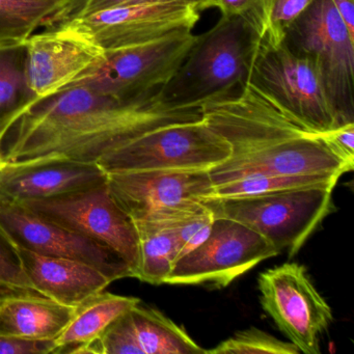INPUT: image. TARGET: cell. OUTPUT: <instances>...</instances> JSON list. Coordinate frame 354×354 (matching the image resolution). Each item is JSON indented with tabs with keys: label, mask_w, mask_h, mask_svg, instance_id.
Returning a JSON list of instances; mask_svg holds the SVG:
<instances>
[{
	"label": "cell",
	"mask_w": 354,
	"mask_h": 354,
	"mask_svg": "<svg viewBox=\"0 0 354 354\" xmlns=\"http://www.w3.org/2000/svg\"><path fill=\"white\" fill-rule=\"evenodd\" d=\"M158 92L119 99L77 86L42 99L0 142L3 161L53 155L97 162L153 130L204 119L202 107L169 106Z\"/></svg>",
	"instance_id": "6da1fadb"
},
{
	"label": "cell",
	"mask_w": 354,
	"mask_h": 354,
	"mask_svg": "<svg viewBox=\"0 0 354 354\" xmlns=\"http://www.w3.org/2000/svg\"><path fill=\"white\" fill-rule=\"evenodd\" d=\"M202 109L207 125L231 148L230 156L209 171L214 186L252 176L341 177L353 169L320 136L302 129L250 84L209 100Z\"/></svg>",
	"instance_id": "7a4b0ae2"
},
{
	"label": "cell",
	"mask_w": 354,
	"mask_h": 354,
	"mask_svg": "<svg viewBox=\"0 0 354 354\" xmlns=\"http://www.w3.org/2000/svg\"><path fill=\"white\" fill-rule=\"evenodd\" d=\"M259 37L245 16H221L198 36L171 80L159 90L165 104L202 107L209 100L234 94L248 84Z\"/></svg>",
	"instance_id": "3957f363"
},
{
	"label": "cell",
	"mask_w": 354,
	"mask_h": 354,
	"mask_svg": "<svg viewBox=\"0 0 354 354\" xmlns=\"http://www.w3.org/2000/svg\"><path fill=\"white\" fill-rule=\"evenodd\" d=\"M335 186L298 188L252 196L205 198L214 218L242 223L262 236L279 252L297 254L333 207Z\"/></svg>",
	"instance_id": "277c9868"
},
{
	"label": "cell",
	"mask_w": 354,
	"mask_h": 354,
	"mask_svg": "<svg viewBox=\"0 0 354 354\" xmlns=\"http://www.w3.org/2000/svg\"><path fill=\"white\" fill-rule=\"evenodd\" d=\"M248 84L306 131L319 136L342 126L314 64L283 44L259 43Z\"/></svg>",
	"instance_id": "5b68a950"
},
{
	"label": "cell",
	"mask_w": 354,
	"mask_h": 354,
	"mask_svg": "<svg viewBox=\"0 0 354 354\" xmlns=\"http://www.w3.org/2000/svg\"><path fill=\"white\" fill-rule=\"evenodd\" d=\"M281 44L314 64L341 125L354 123V37L331 0H314Z\"/></svg>",
	"instance_id": "8992f818"
},
{
	"label": "cell",
	"mask_w": 354,
	"mask_h": 354,
	"mask_svg": "<svg viewBox=\"0 0 354 354\" xmlns=\"http://www.w3.org/2000/svg\"><path fill=\"white\" fill-rule=\"evenodd\" d=\"M231 153L229 142L204 119L148 132L97 161L106 173L210 171Z\"/></svg>",
	"instance_id": "52a82bcc"
},
{
	"label": "cell",
	"mask_w": 354,
	"mask_h": 354,
	"mask_svg": "<svg viewBox=\"0 0 354 354\" xmlns=\"http://www.w3.org/2000/svg\"><path fill=\"white\" fill-rule=\"evenodd\" d=\"M196 39L192 32H182L146 44L105 51L96 67L66 88L82 86L119 99L157 92L183 63Z\"/></svg>",
	"instance_id": "ba28073f"
},
{
	"label": "cell",
	"mask_w": 354,
	"mask_h": 354,
	"mask_svg": "<svg viewBox=\"0 0 354 354\" xmlns=\"http://www.w3.org/2000/svg\"><path fill=\"white\" fill-rule=\"evenodd\" d=\"M39 216L117 252L136 277L140 238L133 219L115 202L107 181L96 187L46 198L19 201Z\"/></svg>",
	"instance_id": "9c48e42d"
},
{
	"label": "cell",
	"mask_w": 354,
	"mask_h": 354,
	"mask_svg": "<svg viewBox=\"0 0 354 354\" xmlns=\"http://www.w3.org/2000/svg\"><path fill=\"white\" fill-rule=\"evenodd\" d=\"M281 254L242 223L214 218L202 244L176 261L165 283L225 288L254 266Z\"/></svg>",
	"instance_id": "30bf717a"
},
{
	"label": "cell",
	"mask_w": 354,
	"mask_h": 354,
	"mask_svg": "<svg viewBox=\"0 0 354 354\" xmlns=\"http://www.w3.org/2000/svg\"><path fill=\"white\" fill-rule=\"evenodd\" d=\"M262 308L300 353L319 354L321 335L333 321V310L297 263H285L261 273Z\"/></svg>",
	"instance_id": "8fae6325"
},
{
	"label": "cell",
	"mask_w": 354,
	"mask_h": 354,
	"mask_svg": "<svg viewBox=\"0 0 354 354\" xmlns=\"http://www.w3.org/2000/svg\"><path fill=\"white\" fill-rule=\"evenodd\" d=\"M107 185L134 223L196 210L215 194L209 171H115Z\"/></svg>",
	"instance_id": "7c38bea8"
},
{
	"label": "cell",
	"mask_w": 354,
	"mask_h": 354,
	"mask_svg": "<svg viewBox=\"0 0 354 354\" xmlns=\"http://www.w3.org/2000/svg\"><path fill=\"white\" fill-rule=\"evenodd\" d=\"M0 229L18 248L88 263L111 281L132 277L127 263L99 242L39 216L19 201L0 196Z\"/></svg>",
	"instance_id": "4fadbf2b"
},
{
	"label": "cell",
	"mask_w": 354,
	"mask_h": 354,
	"mask_svg": "<svg viewBox=\"0 0 354 354\" xmlns=\"http://www.w3.org/2000/svg\"><path fill=\"white\" fill-rule=\"evenodd\" d=\"M200 12L180 3H140L68 17V24L104 51L136 46L182 32H192Z\"/></svg>",
	"instance_id": "5bb4252c"
},
{
	"label": "cell",
	"mask_w": 354,
	"mask_h": 354,
	"mask_svg": "<svg viewBox=\"0 0 354 354\" xmlns=\"http://www.w3.org/2000/svg\"><path fill=\"white\" fill-rule=\"evenodd\" d=\"M28 82L39 101L65 90L96 67L105 51L63 20L26 40Z\"/></svg>",
	"instance_id": "9a60e30c"
},
{
	"label": "cell",
	"mask_w": 354,
	"mask_h": 354,
	"mask_svg": "<svg viewBox=\"0 0 354 354\" xmlns=\"http://www.w3.org/2000/svg\"><path fill=\"white\" fill-rule=\"evenodd\" d=\"M106 181V171L97 162L53 155L0 165V196L15 201L53 198Z\"/></svg>",
	"instance_id": "2e32d148"
},
{
	"label": "cell",
	"mask_w": 354,
	"mask_h": 354,
	"mask_svg": "<svg viewBox=\"0 0 354 354\" xmlns=\"http://www.w3.org/2000/svg\"><path fill=\"white\" fill-rule=\"evenodd\" d=\"M16 248L34 291L63 306L75 308L113 283L102 271L88 263Z\"/></svg>",
	"instance_id": "e0dca14e"
},
{
	"label": "cell",
	"mask_w": 354,
	"mask_h": 354,
	"mask_svg": "<svg viewBox=\"0 0 354 354\" xmlns=\"http://www.w3.org/2000/svg\"><path fill=\"white\" fill-rule=\"evenodd\" d=\"M74 308L32 290L0 287V335L57 339L71 320Z\"/></svg>",
	"instance_id": "ac0fdd59"
},
{
	"label": "cell",
	"mask_w": 354,
	"mask_h": 354,
	"mask_svg": "<svg viewBox=\"0 0 354 354\" xmlns=\"http://www.w3.org/2000/svg\"><path fill=\"white\" fill-rule=\"evenodd\" d=\"M26 42L0 43V142L39 101L28 82Z\"/></svg>",
	"instance_id": "d6986e66"
},
{
	"label": "cell",
	"mask_w": 354,
	"mask_h": 354,
	"mask_svg": "<svg viewBox=\"0 0 354 354\" xmlns=\"http://www.w3.org/2000/svg\"><path fill=\"white\" fill-rule=\"evenodd\" d=\"M140 301L136 297L105 291L90 296L74 308L71 320L55 339L57 348L53 353L98 339L115 319Z\"/></svg>",
	"instance_id": "ffe728a7"
},
{
	"label": "cell",
	"mask_w": 354,
	"mask_h": 354,
	"mask_svg": "<svg viewBox=\"0 0 354 354\" xmlns=\"http://www.w3.org/2000/svg\"><path fill=\"white\" fill-rule=\"evenodd\" d=\"M82 0H0V43L26 42L41 26L67 19Z\"/></svg>",
	"instance_id": "44dd1931"
},
{
	"label": "cell",
	"mask_w": 354,
	"mask_h": 354,
	"mask_svg": "<svg viewBox=\"0 0 354 354\" xmlns=\"http://www.w3.org/2000/svg\"><path fill=\"white\" fill-rule=\"evenodd\" d=\"M142 354H204L187 333L156 308L142 301L129 310Z\"/></svg>",
	"instance_id": "7402d4cb"
},
{
	"label": "cell",
	"mask_w": 354,
	"mask_h": 354,
	"mask_svg": "<svg viewBox=\"0 0 354 354\" xmlns=\"http://www.w3.org/2000/svg\"><path fill=\"white\" fill-rule=\"evenodd\" d=\"M140 238V260L136 279L152 285L165 283L179 257L180 245L175 230L155 221H136Z\"/></svg>",
	"instance_id": "603a6c76"
},
{
	"label": "cell",
	"mask_w": 354,
	"mask_h": 354,
	"mask_svg": "<svg viewBox=\"0 0 354 354\" xmlns=\"http://www.w3.org/2000/svg\"><path fill=\"white\" fill-rule=\"evenodd\" d=\"M314 0H256L245 17L256 30L259 43L266 46L281 45L293 22Z\"/></svg>",
	"instance_id": "cb8c5ba5"
},
{
	"label": "cell",
	"mask_w": 354,
	"mask_h": 354,
	"mask_svg": "<svg viewBox=\"0 0 354 354\" xmlns=\"http://www.w3.org/2000/svg\"><path fill=\"white\" fill-rule=\"evenodd\" d=\"M339 179L331 175L252 176L215 186V196H252L298 188L335 186Z\"/></svg>",
	"instance_id": "d4e9b609"
},
{
	"label": "cell",
	"mask_w": 354,
	"mask_h": 354,
	"mask_svg": "<svg viewBox=\"0 0 354 354\" xmlns=\"http://www.w3.org/2000/svg\"><path fill=\"white\" fill-rule=\"evenodd\" d=\"M210 354H298L292 343L281 341L259 328L238 331L211 350Z\"/></svg>",
	"instance_id": "484cf974"
},
{
	"label": "cell",
	"mask_w": 354,
	"mask_h": 354,
	"mask_svg": "<svg viewBox=\"0 0 354 354\" xmlns=\"http://www.w3.org/2000/svg\"><path fill=\"white\" fill-rule=\"evenodd\" d=\"M0 287L32 290V285L22 268L15 244L0 229Z\"/></svg>",
	"instance_id": "4316f807"
},
{
	"label": "cell",
	"mask_w": 354,
	"mask_h": 354,
	"mask_svg": "<svg viewBox=\"0 0 354 354\" xmlns=\"http://www.w3.org/2000/svg\"><path fill=\"white\" fill-rule=\"evenodd\" d=\"M206 0H82L78 7L74 10L69 17L90 15L103 10L122 6L140 5V3H180L192 6L200 12L201 7Z\"/></svg>",
	"instance_id": "83f0119b"
},
{
	"label": "cell",
	"mask_w": 354,
	"mask_h": 354,
	"mask_svg": "<svg viewBox=\"0 0 354 354\" xmlns=\"http://www.w3.org/2000/svg\"><path fill=\"white\" fill-rule=\"evenodd\" d=\"M319 136L333 153L353 167L354 123L344 124Z\"/></svg>",
	"instance_id": "f1b7e54d"
},
{
	"label": "cell",
	"mask_w": 354,
	"mask_h": 354,
	"mask_svg": "<svg viewBox=\"0 0 354 354\" xmlns=\"http://www.w3.org/2000/svg\"><path fill=\"white\" fill-rule=\"evenodd\" d=\"M55 348V339L34 341L0 335V354H50Z\"/></svg>",
	"instance_id": "f546056e"
},
{
	"label": "cell",
	"mask_w": 354,
	"mask_h": 354,
	"mask_svg": "<svg viewBox=\"0 0 354 354\" xmlns=\"http://www.w3.org/2000/svg\"><path fill=\"white\" fill-rule=\"evenodd\" d=\"M254 3L256 0H206L200 12L217 9L223 16H245Z\"/></svg>",
	"instance_id": "4dcf8cb0"
},
{
	"label": "cell",
	"mask_w": 354,
	"mask_h": 354,
	"mask_svg": "<svg viewBox=\"0 0 354 354\" xmlns=\"http://www.w3.org/2000/svg\"><path fill=\"white\" fill-rule=\"evenodd\" d=\"M350 35L354 37V0H331Z\"/></svg>",
	"instance_id": "1f68e13d"
},
{
	"label": "cell",
	"mask_w": 354,
	"mask_h": 354,
	"mask_svg": "<svg viewBox=\"0 0 354 354\" xmlns=\"http://www.w3.org/2000/svg\"><path fill=\"white\" fill-rule=\"evenodd\" d=\"M3 162V154H1V150H0V165Z\"/></svg>",
	"instance_id": "d6a6232c"
}]
</instances>
